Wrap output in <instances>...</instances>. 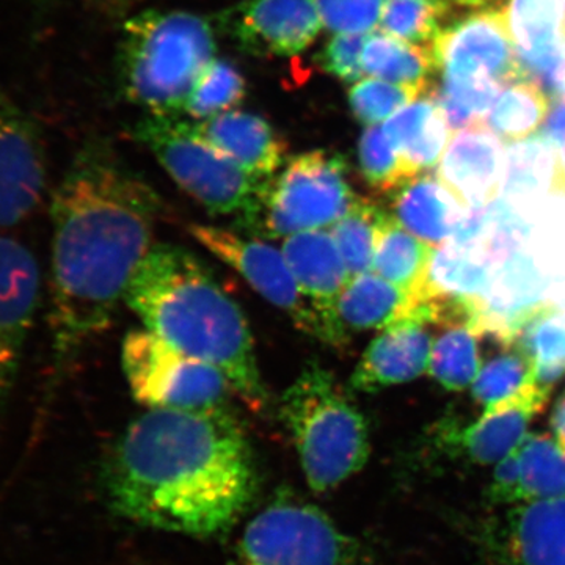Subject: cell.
I'll list each match as a JSON object with an SVG mask.
<instances>
[{"label": "cell", "mask_w": 565, "mask_h": 565, "mask_svg": "<svg viewBox=\"0 0 565 565\" xmlns=\"http://www.w3.org/2000/svg\"><path fill=\"white\" fill-rule=\"evenodd\" d=\"M191 126L196 136L258 180H270L285 162V141L259 115L230 110Z\"/></svg>", "instance_id": "obj_21"}, {"label": "cell", "mask_w": 565, "mask_h": 565, "mask_svg": "<svg viewBox=\"0 0 565 565\" xmlns=\"http://www.w3.org/2000/svg\"><path fill=\"white\" fill-rule=\"evenodd\" d=\"M234 24L248 47L281 57L307 51L323 29L315 0H248Z\"/></svg>", "instance_id": "obj_20"}, {"label": "cell", "mask_w": 565, "mask_h": 565, "mask_svg": "<svg viewBox=\"0 0 565 565\" xmlns=\"http://www.w3.org/2000/svg\"><path fill=\"white\" fill-rule=\"evenodd\" d=\"M386 136L416 173L429 172L444 158L452 131L433 95L422 96L394 114Z\"/></svg>", "instance_id": "obj_24"}, {"label": "cell", "mask_w": 565, "mask_h": 565, "mask_svg": "<svg viewBox=\"0 0 565 565\" xmlns=\"http://www.w3.org/2000/svg\"><path fill=\"white\" fill-rule=\"evenodd\" d=\"M441 76L487 77L498 84L525 81L503 10L471 14L438 33L433 43Z\"/></svg>", "instance_id": "obj_12"}, {"label": "cell", "mask_w": 565, "mask_h": 565, "mask_svg": "<svg viewBox=\"0 0 565 565\" xmlns=\"http://www.w3.org/2000/svg\"><path fill=\"white\" fill-rule=\"evenodd\" d=\"M386 212L359 199L352 210L330 228L351 278L373 270L375 247Z\"/></svg>", "instance_id": "obj_32"}, {"label": "cell", "mask_w": 565, "mask_h": 565, "mask_svg": "<svg viewBox=\"0 0 565 565\" xmlns=\"http://www.w3.org/2000/svg\"><path fill=\"white\" fill-rule=\"evenodd\" d=\"M40 292V266L31 248L0 234V411L17 384Z\"/></svg>", "instance_id": "obj_13"}, {"label": "cell", "mask_w": 565, "mask_h": 565, "mask_svg": "<svg viewBox=\"0 0 565 565\" xmlns=\"http://www.w3.org/2000/svg\"><path fill=\"white\" fill-rule=\"evenodd\" d=\"M494 269L497 266L473 248L446 243L435 253L426 300L434 296L481 299Z\"/></svg>", "instance_id": "obj_30"}, {"label": "cell", "mask_w": 565, "mask_h": 565, "mask_svg": "<svg viewBox=\"0 0 565 565\" xmlns=\"http://www.w3.org/2000/svg\"><path fill=\"white\" fill-rule=\"evenodd\" d=\"M121 362L132 396L148 411H218L234 394L217 367L177 351L148 330L128 333Z\"/></svg>", "instance_id": "obj_9"}, {"label": "cell", "mask_w": 565, "mask_h": 565, "mask_svg": "<svg viewBox=\"0 0 565 565\" xmlns=\"http://www.w3.org/2000/svg\"><path fill=\"white\" fill-rule=\"evenodd\" d=\"M356 200L343 156L326 150L302 152L267 182L262 232L286 239L292 234L330 230Z\"/></svg>", "instance_id": "obj_8"}, {"label": "cell", "mask_w": 565, "mask_h": 565, "mask_svg": "<svg viewBox=\"0 0 565 565\" xmlns=\"http://www.w3.org/2000/svg\"><path fill=\"white\" fill-rule=\"evenodd\" d=\"M424 313L426 307L414 296L373 270L351 278L338 300V319L349 337L366 330L382 332Z\"/></svg>", "instance_id": "obj_23"}, {"label": "cell", "mask_w": 565, "mask_h": 565, "mask_svg": "<svg viewBox=\"0 0 565 565\" xmlns=\"http://www.w3.org/2000/svg\"><path fill=\"white\" fill-rule=\"evenodd\" d=\"M557 90H559V95H565V36L563 43V57H561L559 70H557Z\"/></svg>", "instance_id": "obj_43"}, {"label": "cell", "mask_w": 565, "mask_h": 565, "mask_svg": "<svg viewBox=\"0 0 565 565\" xmlns=\"http://www.w3.org/2000/svg\"><path fill=\"white\" fill-rule=\"evenodd\" d=\"M134 137L148 148L178 185L212 215L236 218L245 232H262L267 182L245 173L174 117L140 121Z\"/></svg>", "instance_id": "obj_6"}, {"label": "cell", "mask_w": 565, "mask_h": 565, "mask_svg": "<svg viewBox=\"0 0 565 565\" xmlns=\"http://www.w3.org/2000/svg\"><path fill=\"white\" fill-rule=\"evenodd\" d=\"M315 6L333 35H370L381 24L385 0H315Z\"/></svg>", "instance_id": "obj_39"}, {"label": "cell", "mask_w": 565, "mask_h": 565, "mask_svg": "<svg viewBox=\"0 0 565 565\" xmlns=\"http://www.w3.org/2000/svg\"><path fill=\"white\" fill-rule=\"evenodd\" d=\"M426 92L427 88L363 77L352 84L349 90V106L353 117L366 128L382 126L405 106L422 98Z\"/></svg>", "instance_id": "obj_37"}, {"label": "cell", "mask_w": 565, "mask_h": 565, "mask_svg": "<svg viewBox=\"0 0 565 565\" xmlns=\"http://www.w3.org/2000/svg\"><path fill=\"white\" fill-rule=\"evenodd\" d=\"M533 385H539L533 360L519 345L508 344L501 345V352L481 367L471 385V394L476 403L490 407Z\"/></svg>", "instance_id": "obj_33"}, {"label": "cell", "mask_w": 565, "mask_h": 565, "mask_svg": "<svg viewBox=\"0 0 565 565\" xmlns=\"http://www.w3.org/2000/svg\"><path fill=\"white\" fill-rule=\"evenodd\" d=\"M448 10V0H385L379 28L407 43H434Z\"/></svg>", "instance_id": "obj_36"}, {"label": "cell", "mask_w": 565, "mask_h": 565, "mask_svg": "<svg viewBox=\"0 0 565 565\" xmlns=\"http://www.w3.org/2000/svg\"><path fill=\"white\" fill-rule=\"evenodd\" d=\"M362 65L364 77L392 84L427 88L430 74L437 70L433 47L393 39L384 32H373L364 43Z\"/></svg>", "instance_id": "obj_26"}, {"label": "cell", "mask_w": 565, "mask_h": 565, "mask_svg": "<svg viewBox=\"0 0 565 565\" xmlns=\"http://www.w3.org/2000/svg\"><path fill=\"white\" fill-rule=\"evenodd\" d=\"M520 487L519 448L494 463L492 484H490V501L497 504H516Z\"/></svg>", "instance_id": "obj_41"}, {"label": "cell", "mask_w": 565, "mask_h": 565, "mask_svg": "<svg viewBox=\"0 0 565 565\" xmlns=\"http://www.w3.org/2000/svg\"><path fill=\"white\" fill-rule=\"evenodd\" d=\"M300 291L313 305L332 334L333 348L349 343L340 319L338 300L351 280L348 267L330 230H316L286 237L281 247Z\"/></svg>", "instance_id": "obj_16"}, {"label": "cell", "mask_w": 565, "mask_h": 565, "mask_svg": "<svg viewBox=\"0 0 565 565\" xmlns=\"http://www.w3.org/2000/svg\"><path fill=\"white\" fill-rule=\"evenodd\" d=\"M553 438L565 451V393L555 405L552 416Z\"/></svg>", "instance_id": "obj_42"}, {"label": "cell", "mask_w": 565, "mask_h": 565, "mask_svg": "<svg viewBox=\"0 0 565 565\" xmlns=\"http://www.w3.org/2000/svg\"><path fill=\"white\" fill-rule=\"evenodd\" d=\"M244 96L245 82L239 71L215 57L200 74L182 111L195 121H203L233 110Z\"/></svg>", "instance_id": "obj_34"}, {"label": "cell", "mask_w": 565, "mask_h": 565, "mask_svg": "<svg viewBox=\"0 0 565 565\" xmlns=\"http://www.w3.org/2000/svg\"><path fill=\"white\" fill-rule=\"evenodd\" d=\"M504 13L526 79L559 95L557 70L565 36L564 0H509Z\"/></svg>", "instance_id": "obj_19"}, {"label": "cell", "mask_w": 565, "mask_h": 565, "mask_svg": "<svg viewBox=\"0 0 565 565\" xmlns=\"http://www.w3.org/2000/svg\"><path fill=\"white\" fill-rule=\"evenodd\" d=\"M478 337L468 326L444 327L430 353L429 373L448 392H462L473 385L481 371Z\"/></svg>", "instance_id": "obj_31"}, {"label": "cell", "mask_w": 565, "mask_h": 565, "mask_svg": "<svg viewBox=\"0 0 565 565\" xmlns=\"http://www.w3.org/2000/svg\"><path fill=\"white\" fill-rule=\"evenodd\" d=\"M552 390L533 385L511 399L486 407L481 418L468 426L449 423L438 435L446 451L478 465H494L525 440L527 426L544 411Z\"/></svg>", "instance_id": "obj_15"}, {"label": "cell", "mask_w": 565, "mask_h": 565, "mask_svg": "<svg viewBox=\"0 0 565 565\" xmlns=\"http://www.w3.org/2000/svg\"><path fill=\"white\" fill-rule=\"evenodd\" d=\"M367 35H333L322 51L327 73L349 84L363 79L362 55Z\"/></svg>", "instance_id": "obj_40"}, {"label": "cell", "mask_w": 565, "mask_h": 565, "mask_svg": "<svg viewBox=\"0 0 565 565\" xmlns=\"http://www.w3.org/2000/svg\"><path fill=\"white\" fill-rule=\"evenodd\" d=\"M226 565H360V548L318 505L285 492L245 526Z\"/></svg>", "instance_id": "obj_7"}, {"label": "cell", "mask_w": 565, "mask_h": 565, "mask_svg": "<svg viewBox=\"0 0 565 565\" xmlns=\"http://www.w3.org/2000/svg\"><path fill=\"white\" fill-rule=\"evenodd\" d=\"M452 2L459 3L462 7H484L490 0H452Z\"/></svg>", "instance_id": "obj_44"}, {"label": "cell", "mask_w": 565, "mask_h": 565, "mask_svg": "<svg viewBox=\"0 0 565 565\" xmlns=\"http://www.w3.org/2000/svg\"><path fill=\"white\" fill-rule=\"evenodd\" d=\"M437 248L423 243L386 212L375 247L373 273L411 294L424 303Z\"/></svg>", "instance_id": "obj_25"}, {"label": "cell", "mask_w": 565, "mask_h": 565, "mask_svg": "<svg viewBox=\"0 0 565 565\" xmlns=\"http://www.w3.org/2000/svg\"><path fill=\"white\" fill-rule=\"evenodd\" d=\"M161 212V196L107 145L76 152L52 193L50 385L109 329Z\"/></svg>", "instance_id": "obj_1"}, {"label": "cell", "mask_w": 565, "mask_h": 565, "mask_svg": "<svg viewBox=\"0 0 565 565\" xmlns=\"http://www.w3.org/2000/svg\"><path fill=\"white\" fill-rule=\"evenodd\" d=\"M548 111V96L537 82L516 81L498 95L486 126L501 140L519 143L544 126Z\"/></svg>", "instance_id": "obj_28"}, {"label": "cell", "mask_w": 565, "mask_h": 565, "mask_svg": "<svg viewBox=\"0 0 565 565\" xmlns=\"http://www.w3.org/2000/svg\"><path fill=\"white\" fill-rule=\"evenodd\" d=\"M46 192V154L35 122L0 87V232L28 221Z\"/></svg>", "instance_id": "obj_11"}, {"label": "cell", "mask_w": 565, "mask_h": 565, "mask_svg": "<svg viewBox=\"0 0 565 565\" xmlns=\"http://www.w3.org/2000/svg\"><path fill=\"white\" fill-rule=\"evenodd\" d=\"M508 150L487 126L455 132L437 174L467 207L487 206L503 189Z\"/></svg>", "instance_id": "obj_18"}, {"label": "cell", "mask_w": 565, "mask_h": 565, "mask_svg": "<svg viewBox=\"0 0 565 565\" xmlns=\"http://www.w3.org/2000/svg\"><path fill=\"white\" fill-rule=\"evenodd\" d=\"M278 415L291 437L305 481L316 493L337 489L370 459L366 419L319 362L305 364L286 388Z\"/></svg>", "instance_id": "obj_4"}, {"label": "cell", "mask_w": 565, "mask_h": 565, "mask_svg": "<svg viewBox=\"0 0 565 565\" xmlns=\"http://www.w3.org/2000/svg\"><path fill=\"white\" fill-rule=\"evenodd\" d=\"M486 545L493 565H565V500L509 505Z\"/></svg>", "instance_id": "obj_14"}, {"label": "cell", "mask_w": 565, "mask_h": 565, "mask_svg": "<svg viewBox=\"0 0 565 565\" xmlns=\"http://www.w3.org/2000/svg\"><path fill=\"white\" fill-rule=\"evenodd\" d=\"M556 151L544 139H527L508 148L503 189L512 195L539 191L555 173Z\"/></svg>", "instance_id": "obj_38"}, {"label": "cell", "mask_w": 565, "mask_h": 565, "mask_svg": "<svg viewBox=\"0 0 565 565\" xmlns=\"http://www.w3.org/2000/svg\"><path fill=\"white\" fill-rule=\"evenodd\" d=\"M189 232L212 255L243 275L248 285L288 316L300 332L333 348L332 334L300 291L281 250L218 226L193 223Z\"/></svg>", "instance_id": "obj_10"}, {"label": "cell", "mask_w": 565, "mask_h": 565, "mask_svg": "<svg viewBox=\"0 0 565 565\" xmlns=\"http://www.w3.org/2000/svg\"><path fill=\"white\" fill-rule=\"evenodd\" d=\"M125 302L148 332L217 367L252 411H267L269 392L250 326L195 255L177 245L156 244L132 278Z\"/></svg>", "instance_id": "obj_3"}, {"label": "cell", "mask_w": 565, "mask_h": 565, "mask_svg": "<svg viewBox=\"0 0 565 565\" xmlns=\"http://www.w3.org/2000/svg\"><path fill=\"white\" fill-rule=\"evenodd\" d=\"M468 210L437 172L429 170L394 192L392 214L408 233L440 248L451 241Z\"/></svg>", "instance_id": "obj_22"}, {"label": "cell", "mask_w": 565, "mask_h": 565, "mask_svg": "<svg viewBox=\"0 0 565 565\" xmlns=\"http://www.w3.org/2000/svg\"><path fill=\"white\" fill-rule=\"evenodd\" d=\"M214 58V32L204 18L189 11H145L122 29V90L156 117H174Z\"/></svg>", "instance_id": "obj_5"}, {"label": "cell", "mask_w": 565, "mask_h": 565, "mask_svg": "<svg viewBox=\"0 0 565 565\" xmlns=\"http://www.w3.org/2000/svg\"><path fill=\"white\" fill-rule=\"evenodd\" d=\"M359 167L362 177L379 192H396L418 173L405 162L384 126L364 129L359 141Z\"/></svg>", "instance_id": "obj_35"}, {"label": "cell", "mask_w": 565, "mask_h": 565, "mask_svg": "<svg viewBox=\"0 0 565 565\" xmlns=\"http://www.w3.org/2000/svg\"><path fill=\"white\" fill-rule=\"evenodd\" d=\"M564 3H565V0H564Z\"/></svg>", "instance_id": "obj_45"}, {"label": "cell", "mask_w": 565, "mask_h": 565, "mask_svg": "<svg viewBox=\"0 0 565 565\" xmlns=\"http://www.w3.org/2000/svg\"><path fill=\"white\" fill-rule=\"evenodd\" d=\"M427 313L382 330L367 345L351 375V390L375 393L407 384L429 371L433 337Z\"/></svg>", "instance_id": "obj_17"}, {"label": "cell", "mask_w": 565, "mask_h": 565, "mask_svg": "<svg viewBox=\"0 0 565 565\" xmlns=\"http://www.w3.org/2000/svg\"><path fill=\"white\" fill-rule=\"evenodd\" d=\"M103 476L115 514L191 537L232 530L259 487L250 441L226 408L148 411L121 435Z\"/></svg>", "instance_id": "obj_2"}, {"label": "cell", "mask_w": 565, "mask_h": 565, "mask_svg": "<svg viewBox=\"0 0 565 565\" xmlns=\"http://www.w3.org/2000/svg\"><path fill=\"white\" fill-rule=\"evenodd\" d=\"M516 504L565 500V451L548 435L527 434L519 446Z\"/></svg>", "instance_id": "obj_27"}, {"label": "cell", "mask_w": 565, "mask_h": 565, "mask_svg": "<svg viewBox=\"0 0 565 565\" xmlns=\"http://www.w3.org/2000/svg\"><path fill=\"white\" fill-rule=\"evenodd\" d=\"M514 344L534 362L535 381L546 390L565 374V318L553 305L542 303L520 327Z\"/></svg>", "instance_id": "obj_29"}]
</instances>
